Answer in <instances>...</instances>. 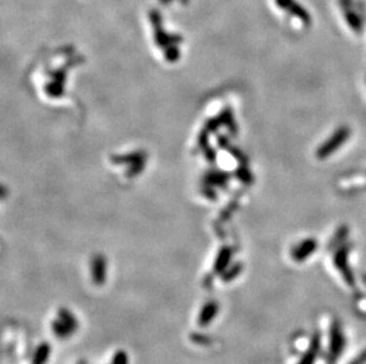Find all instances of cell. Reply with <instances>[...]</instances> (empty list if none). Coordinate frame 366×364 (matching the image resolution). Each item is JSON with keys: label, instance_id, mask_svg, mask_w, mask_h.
<instances>
[{"label": "cell", "instance_id": "cell-1", "mask_svg": "<svg viewBox=\"0 0 366 364\" xmlns=\"http://www.w3.org/2000/svg\"><path fill=\"white\" fill-rule=\"evenodd\" d=\"M351 130H349L348 127L343 126L340 128L335 129L333 131V134L329 137H327L324 141V143H321L320 147L316 149L315 155L319 160H326L328 157H331L333 154L337 153L340 148H343V146L347 142L349 137H351Z\"/></svg>", "mask_w": 366, "mask_h": 364}, {"label": "cell", "instance_id": "cell-2", "mask_svg": "<svg viewBox=\"0 0 366 364\" xmlns=\"http://www.w3.org/2000/svg\"><path fill=\"white\" fill-rule=\"evenodd\" d=\"M279 6L287 11L290 16L296 18L301 24L309 25L310 24V16L307 12L305 7H302L296 0H276Z\"/></svg>", "mask_w": 366, "mask_h": 364}, {"label": "cell", "instance_id": "cell-3", "mask_svg": "<svg viewBox=\"0 0 366 364\" xmlns=\"http://www.w3.org/2000/svg\"><path fill=\"white\" fill-rule=\"evenodd\" d=\"M316 250V242L314 240L308 239L305 240V241L300 242V244L294 248L293 251V258L295 260L301 261L304 259H306L310 253H313Z\"/></svg>", "mask_w": 366, "mask_h": 364}, {"label": "cell", "instance_id": "cell-4", "mask_svg": "<svg viewBox=\"0 0 366 364\" xmlns=\"http://www.w3.org/2000/svg\"><path fill=\"white\" fill-rule=\"evenodd\" d=\"M314 356H315V349L309 350V352L307 354L306 358H305V361L302 360V362L300 364H312L313 361H314Z\"/></svg>", "mask_w": 366, "mask_h": 364}, {"label": "cell", "instance_id": "cell-5", "mask_svg": "<svg viewBox=\"0 0 366 364\" xmlns=\"http://www.w3.org/2000/svg\"><path fill=\"white\" fill-rule=\"evenodd\" d=\"M365 360H366V352H364V354H363L362 360H360V357H359V358H357L356 362H354L353 364H363V363L365 362Z\"/></svg>", "mask_w": 366, "mask_h": 364}]
</instances>
